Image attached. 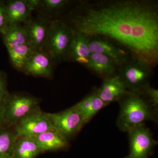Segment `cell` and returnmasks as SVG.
<instances>
[{
  "mask_svg": "<svg viewBox=\"0 0 158 158\" xmlns=\"http://www.w3.org/2000/svg\"><path fill=\"white\" fill-rule=\"evenodd\" d=\"M72 19L75 31L103 37L124 47L135 58L152 66L158 61V12L153 2L99 1L85 4Z\"/></svg>",
  "mask_w": 158,
  "mask_h": 158,
  "instance_id": "cell-1",
  "label": "cell"
},
{
  "mask_svg": "<svg viewBox=\"0 0 158 158\" xmlns=\"http://www.w3.org/2000/svg\"><path fill=\"white\" fill-rule=\"evenodd\" d=\"M120 109L116 124L120 131L127 132L145 122H158V111L142 94L130 92L118 101Z\"/></svg>",
  "mask_w": 158,
  "mask_h": 158,
  "instance_id": "cell-2",
  "label": "cell"
},
{
  "mask_svg": "<svg viewBox=\"0 0 158 158\" xmlns=\"http://www.w3.org/2000/svg\"><path fill=\"white\" fill-rule=\"evenodd\" d=\"M153 67L135 58L118 67L117 74L130 92L142 93L150 85Z\"/></svg>",
  "mask_w": 158,
  "mask_h": 158,
  "instance_id": "cell-3",
  "label": "cell"
},
{
  "mask_svg": "<svg viewBox=\"0 0 158 158\" xmlns=\"http://www.w3.org/2000/svg\"><path fill=\"white\" fill-rule=\"evenodd\" d=\"M75 34L72 27L60 20L51 22L45 49L51 58L60 61L68 56L71 43Z\"/></svg>",
  "mask_w": 158,
  "mask_h": 158,
  "instance_id": "cell-4",
  "label": "cell"
},
{
  "mask_svg": "<svg viewBox=\"0 0 158 158\" xmlns=\"http://www.w3.org/2000/svg\"><path fill=\"white\" fill-rule=\"evenodd\" d=\"M39 105V100L34 97L9 94L4 101L6 125L13 127L21 119L40 108Z\"/></svg>",
  "mask_w": 158,
  "mask_h": 158,
  "instance_id": "cell-5",
  "label": "cell"
},
{
  "mask_svg": "<svg viewBox=\"0 0 158 158\" xmlns=\"http://www.w3.org/2000/svg\"><path fill=\"white\" fill-rule=\"evenodd\" d=\"M130 152L125 158H149L158 142L145 124L138 126L127 132Z\"/></svg>",
  "mask_w": 158,
  "mask_h": 158,
  "instance_id": "cell-6",
  "label": "cell"
},
{
  "mask_svg": "<svg viewBox=\"0 0 158 158\" xmlns=\"http://www.w3.org/2000/svg\"><path fill=\"white\" fill-rule=\"evenodd\" d=\"M47 115L53 128L68 140L78 134L85 125L73 106L62 112L47 113Z\"/></svg>",
  "mask_w": 158,
  "mask_h": 158,
  "instance_id": "cell-7",
  "label": "cell"
},
{
  "mask_svg": "<svg viewBox=\"0 0 158 158\" xmlns=\"http://www.w3.org/2000/svg\"><path fill=\"white\" fill-rule=\"evenodd\" d=\"M14 127L17 135L32 138L54 129L47 113L43 112L40 108L19 120Z\"/></svg>",
  "mask_w": 158,
  "mask_h": 158,
  "instance_id": "cell-8",
  "label": "cell"
},
{
  "mask_svg": "<svg viewBox=\"0 0 158 158\" xmlns=\"http://www.w3.org/2000/svg\"><path fill=\"white\" fill-rule=\"evenodd\" d=\"M89 48L91 53H98L110 57L118 67L129 59L128 54L123 49L103 37H89Z\"/></svg>",
  "mask_w": 158,
  "mask_h": 158,
  "instance_id": "cell-9",
  "label": "cell"
},
{
  "mask_svg": "<svg viewBox=\"0 0 158 158\" xmlns=\"http://www.w3.org/2000/svg\"><path fill=\"white\" fill-rule=\"evenodd\" d=\"M51 22L43 19L31 20L25 23L29 43L36 51H43L48 39Z\"/></svg>",
  "mask_w": 158,
  "mask_h": 158,
  "instance_id": "cell-10",
  "label": "cell"
},
{
  "mask_svg": "<svg viewBox=\"0 0 158 158\" xmlns=\"http://www.w3.org/2000/svg\"><path fill=\"white\" fill-rule=\"evenodd\" d=\"M52 60L53 59L44 51H36L22 71L28 75L50 78L52 76L53 72Z\"/></svg>",
  "mask_w": 158,
  "mask_h": 158,
  "instance_id": "cell-11",
  "label": "cell"
},
{
  "mask_svg": "<svg viewBox=\"0 0 158 158\" xmlns=\"http://www.w3.org/2000/svg\"><path fill=\"white\" fill-rule=\"evenodd\" d=\"M97 90L99 97L107 105L113 102H118L130 93L117 74L103 79L101 86Z\"/></svg>",
  "mask_w": 158,
  "mask_h": 158,
  "instance_id": "cell-12",
  "label": "cell"
},
{
  "mask_svg": "<svg viewBox=\"0 0 158 158\" xmlns=\"http://www.w3.org/2000/svg\"><path fill=\"white\" fill-rule=\"evenodd\" d=\"M107 106V105L99 96L96 89L74 105L73 106L80 113L84 123L86 124Z\"/></svg>",
  "mask_w": 158,
  "mask_h": 158,
  "instance_id": "cell-13",
  "label": "cell"
},
{
  "mask_svg": "<svg viewBox=\"0 0 158 158\" xmlns=\"http://www.w3.org/2000/svg\"><path fill=\"white\" fill-rule=\"evenodd\" d=\"M85 66L103 79L116 75L118 69L113 59L98 53L90 54L88 63Z\"/></svg>",
  "mask_w": 158,
  "mask_h": 158,
  "instance_id": "cell-14",
  "label": "cell"
},
{
  "mask_svg": "<svg viewBox=\"0 0 158 158\" xmlns=\"http://www.w3.org/2000/svg\"><path fill=\"white\" fill-rule=\"evenodd\" d=\"M89 37L87 35L75 31L69 50L68 58L86 66L91 54L89 48Z\"/></svg>",
  "mask_w": 158,
  "mask_h": 158,
  "instance_id": "cell-15",
  "label": "cell"
},
{
  "mask_svg": "<svg viewBox=\"0 0 158 158\" xmlns=\"http://www.w3.org/2000/svg\"><path fill=\"white\" fill-rule=\"evenodd\" d=\"M42 153L65 149L69 147V140L57 130H49L34 138Z\"/></svg>",
  "mask_w": 158,
  "mask_h": 158,
  "instance_id": "cell-16",
  "label": "cell"
},
{
  "mask_svg": "<svg viewBox=\"0 0 158 158\" xmlns=\"http://www.w3.org/2000/svg\"><path fill=\"white\" fill-rule=\"evenodd\" d=\"M41 153L35 138L17 135L13 148V158H35Z\"/></svg>",
  "mask_w": 158,
  "mask_h": 158,
  "instance_id": "cell-17",
  "label": "cell"
},
{
  "mask_svg": "<svg viewBox=\"0 0 158 158\" xmlns=\"http://www.w3.org/2000/svg\"><path fill=\"white\" fill-rule=\"evenodd\" d=\"M6 7L9 25L20 24L21 23H25L30 20L31 11L24 0L9 1Z\"/></svg>",
  "mask_w": 158,
  "mask_h": 158,
  "instance_id": "cell-18",
  "label": "cell"
},
{
  "mask_svg": "<svg viewBox=\"0 0 158 158\" xmlns=\"http://www.w3.org/2000/svg\"><path fill=\"white\" fill-rule=\"evenodd\" d=\"M2 35L3 42L7 50L18 46L29 44L25 29L20 24L9 25Z\"/></svg>",
  "mask_w": 158,
  "mask_h": 158,
  "instance_id": "cell-19",
  "label": "cell"
},
{
  "mask_svg": "<svg viewBox=\"0 0 158 158\" xmlns=\"http://www.w3.org/2000/svg\"><path fill=\"white\" fill-rule=\"evenodd\" d=\"M7 50L12 65L16 69L21 71L36 51L29 44L18 46Z\"/></svg>",
  "mask_w": 158,
  "mask_h": 158,
  "instance_id": "cell-20",
  "label": "cell"
},
{
  "mask_svg": "<svg viewBox=\"0 0 158 158\" xmlns=\"http://www.w3.org/2000/svg\"><path fill=\"white\" fill-rule=\"evenodd\" d=\"M17 135L14 127L0 128V158H13L15 142Z\"/></svg>",
  "mask_w": 158,
  "mask_h": 158,
  "instance_id": "cell-21",
  "label": "cell"
},
{
  "mask_svg": "<svg viewBox=\"0 0 158 158\" xmlns=\"http://www.w3.org/2000/svg\"><path fill=\"white\" fill-rule=\"evenodd\" d=\"M69 3L67 0H44L41 6L48 12H58Z\"/></svg>",
  "mask_w": 158,
  "mask_h": 158,
  "instance_id": "cell-22",
  "label": "cell"
},
{
  "mask_svg": "<svg viewBox=\"0 0 158 158\" xmlns=\"http://www.w3.org/2000/svg\"><path fill=\"white\" fill-rule=\"evenodd\" d=\"M142 94L148 100L153 107L158 111V90L152 88L150 85L146 87L142 91Z\"/></svg>",
  "mask_w": 158,
  "mask_h": 158,
  "instance_id": "cell-23",
  "label": "cell"
},
{
  "mask_svg": "<svg viewBox=\"0 0 158 158\" xmlns=\"http://www.w3.org/2000/svg\"><path fill=\"white\" fill-rule=\"evenodd\" d=\"M7 77L6 73L0 71V100H4L9 95L7 88Z\"/></svg>",
  "mask_w": 158,
  "mask_h": 158,
  "instance_id": "cell-24",
  "label": "cell"
},
{
  "mask_svg": "<svg viewBox=\"0 0 158 158\" xmlns=\"http://www.w3.org/2000/svg\"><path fill=\"white\" fill-rule=\"evenodd\" d=\"M9 26L6 5L0 1V34H2Z\"/></svg>",
  "mask_w": 158,
  "mask_h": 158,
  "instance_id": "cell-25",
  "label": "cell"
},
{
  "mask_svg": "<svg viewBox=\"0 0 158 158\" xmlns=\"http://www.w3.org/2000/svg\"><path fill=\"white\" fill-rule=\"evenodd\" d=\"M24 1L31 11L39 8L42 3V1L40 0H24Z\"/></svg>",
  "mask_w": 158,
  "mask_h": 158,
  "instance_id": "cell-26",
  "label": "cell"
},
{
  "mask_svg": "<svg viewBox=\"0 0 158 158\" xmlns=\"http://www.w3.org/2000/svg\"><path fill=\"white\" fill-rule=\"evenodd\" d=\"M4 100H0V128L6 126L4 115Z\"/></svg>",
  "mask_w": 158,
  "mask_h": 158,
  "instance_id": "cell-27",
  "label": "cell"
}]
</instances>
